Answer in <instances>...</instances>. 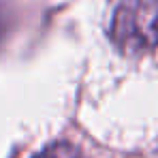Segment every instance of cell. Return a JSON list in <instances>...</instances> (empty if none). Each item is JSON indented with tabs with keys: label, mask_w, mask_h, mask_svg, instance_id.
<instances>
[{
	"label": "cell",
	"mask_w": 158,
	"mask_h": 158,
	"mask_svg": "<svg viewBox=\"0 0 158 158\" xmlns=\"http://www.w3.org/2000/svg\"><path fill=\"white\" fill-rule=\"evenodd\" d=\"M111 41L124 53L158 45V0H120L111 19Z\"/></svg>",
	"instance_id": "6da1fadb"
},
{
	"label": "cell",
	"mask_w": 158,
	"mask_h": 158,
	"mask_svg": "<svg viewBox=\"0 0 158 158\" xmlns=\"http://www.w3.org/2000/svg\"><path fill=\"white\" fill-rule=\"evenodd\" d=\"M34 158H83V154H81V150H79L77 145L60 141V143L47 145L41 154H36Z\"/></svg>",
	"instance_id": "7a4b0ae2"
}]
</instances>
